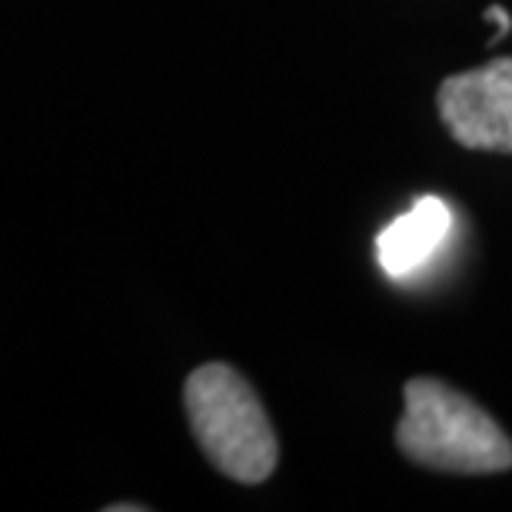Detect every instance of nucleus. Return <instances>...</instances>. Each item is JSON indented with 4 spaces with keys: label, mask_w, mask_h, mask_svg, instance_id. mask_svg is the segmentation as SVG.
Wrapping results in <instances>:
<instances>
[{
    "label": "nucleus",
    "mask_w": 512,
    "mask_h": 512,
    "mask_svg": "<svg viewBox=\"0 0 512 512\" xmlns=\"http://www.w3.org/2000/svg\"><path fill=\"white\" fill-rule=\"evenodd\" d=\"M486 20H496V37H493V40H499V37H503L506 30L512 27V20H509V14H506L503 7H489V10H486Z\"/></svg>",
    "instance_id": "5"
},
{
    "label": "nucleus",
    "mask_w": 512,
    "mask_h": 512,
    "mask_svg": "<svg viewBox=\"0 0 512 512\" xmlns=\"http://www.w3.org/2000/svg\"><path fill=\"white\" fill-rule=\"evenodd\" d=\"M436 104L463 147L512 153V57L446 77Z\"/></svg>",
    "instance_id": "3"
},
{
    "label": "nucleus",
    "mask_w": 512,
    "mask_h": 512,
    "mask_svg": "<svg viewBox=\"0 0 512 512\" xmlns=\"http://www.w3.org/2000/svg\"><path fill=\"white\" fill-rule=\"evenodd\" d=\"M403 396L406 413L396 426V443L413 463L473 476L512 466L509 436L469 396L429 376L409 380Z\"/></svg>",
    "instance_id": "1"
},
{
    "label": "nucleus",
    "mask_w": 512,
    "mask_h": 512,
    "mask_svg": "<svg viewBox=\"0 0 512 512\" xmlns=\"http://www.w3.org/2000/svg\"><path fill=\"white\" fill-rule=\"evenodd\" d=\"M449 233H453L449 207L439 197H423L413 203V210H406L380 233V240H376L380 266L393 280H406L433 260Z\"/></svg>",
    "instance_id": "4"
},
{
    "label": "nucleus",
    "mask_w": 512,
    "mask_h": 512,
    "mask_svg": "<svg viewBox=\"0 0 512 512\" xmlns=\"http://www.w3.org/2000/svg\"><path fill=\"white\" fill-rule=\"evenodd\" d=\"M187 419L193 439L223 476L237 483H263L276 469L280 443L253 386L227 363H207L190 373Z\"/></svg>",
    "instance_id": "2"
}]
</instances>
